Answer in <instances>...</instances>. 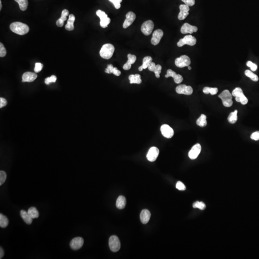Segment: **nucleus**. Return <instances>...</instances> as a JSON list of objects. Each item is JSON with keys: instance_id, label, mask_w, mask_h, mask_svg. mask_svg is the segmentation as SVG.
<instances>
[{"instance_id": "nucleus-34", "label": "nucleus", "mask_w": 259, "mask_h": 259, "mask_svg": "<svg viewBox=\"0 0 259 259\" xmlns=\"http://www.w3.org/2000/svg\"><path fill=\"white\" fill-rule=\"evenodd\" d=\"M245 75H246V76L251 78V80H252L253 81L257 82L259 80V77L257 75L249 70H247L245 71Z\"/></svg>"}, {"instance_id": "nucleus-38", "label": "nucleus", "mask_w": 259, "mask_h": 259, "mask_svg": "<svg viewBox=\"0 0 259 259\" xmlns=\"http://www.w3.org/2000/svg\"><path fill=\"white\" fill-rule=\"evenodd\" d=\"M57 80V77L55 75H52L51 77H48L45 80V83L46 84H49L52 83H55Z\"/></svg>"}, {"instance_id": "nucleus-19", "label": "nucleus", "mask_w": 259, "mask_h": 259, "mask_svg": "<svg viewBox=\"0 0 259 259\" xmlns=\"http://www.w3.org/2000/svg\"><path fill=\"white\" fill-rule=\"evenodd\" d=\"M179 10L180 12L178 15V19L179 20H184L189 14V11L190 10V8L186 4H181L179 6Z\"/></svg>"}, {"instance_id": "nucleus-43", "label": "nucleus", "mask_w": 259, "mask_h": 259, "mask_svg": "<svg viewBox=\"0 0 259 259\" xmlns=\"http://www.w3.org/2000/svg\"><path fill=\"white\" fill-rule=\"evenodd\" d=\"M176 188L180 191H184L186 190V187L184 184L181 181H178L176 184Z\"/></svg>"}, {"instance_id": "nucleus-49", "label": "nucleus", "mask_w": 259, "mask_h": 259, "mask_svg": "<svg viewBox=\"0 0 259 259\" xmlns=\"http://www.w3.org/2000/svg\"><path fill=\"white\" fill-rule=\"evenodd\" d=\"M156 66V64L154 62H151L150 64H149V66H148V69L149 70L151 71V72H153Z\"/></svg>"}, {"instance_id": "nucleus-46", "label": "nucleus", "mask_w": 259, "mask_h": 259, "mask_svg": "<svg viewBox=\"0 0 259 259\" xmlns=\"http://www.w3.org/2000/svg\"><path fill=\"white\" fill-rule=\"evenodd\" d=\"M251 138L252 140H255V141L259 140V131H257V132L252 133L251 135Z\"/></svg>"}, {"instance_id": "nucleus-39", "label": "nucleus", "mask_w": 259, "mask_h": 259, "mask_svg": "<svg viewBox=\"0 0 259 259\" xmlns=\"http://www.w3.org/2000/svg\"><path fill=\"white\" fill-rule=\"evenodd\" d=\"M246 64L247 66L251 68V70H252V71H253V72L256 71L257 70V68H258V66H257V65H256V64H255V63H253L252 61H247Z\"/></svg>"}, {"instance_id": "nucleus-17", "label": "nucleus", "mask_w": 259, "mask_h": 259, "mask_svg": "<svg viewBox=\"0 0 259 259\" xmlns=\"http://www.w3.org/2000/svg\"><path fill=\"white\" fill-rule=\"evenodd\" d=\"M170 77H173L175 83L178 84L181 83L183 81V78L181 75L176 74V72L173 71L171 69L168 70L166 74L165 75L166 78H169Z\"/></svg>"}, {"instance_id": "nucleus-11", "label": "nucleus", "mask_w": 259, "mask_h": 259, "mask_svg": "<svg viewBox=\"0 0 259 259\" xmlns=\"http://www.w3.org/2000/svg\"><path fill=\"white\" fill-rule=\"evenodd\" d=\"M84 239L81 237H76L73 239L70 243V246L74 251L79 250L82 247L84 244Z\"/></svg>"}, {"instance_id": "nucleus-54", "label": "nucleus", "mask_w": 259, "mask_h": 259, "mask_svg": "<svg viewBox=\"0 0 259 259\" xmlns=\"http://www.w3.org/2000/svg\"><path fill=\"white\" fill-rule=\"evenodd\" d=\"M188 69L189 70H191L192 69V67H191V66H188Z\"/></svg>"}, {"instance_id": "nucleus-50", "label": "nucleus", "mask_w": 259, "mask_h": 259, "mask_svg": "<svg viewBox=\"0 0 259 259\" xmlns=\"http://www.w3.org/2000/svg\"><path fill=\"white\" fill-rule=\"evenodd\" d=\"M112 74L115 75H116V76H119L121 74V72L117 68L114 67V69H113V70Z\"/></svg>"}, {"instance_id": "nucleus-22", "label": "nucleus", "mask_w": 259, "mask_h": 259, "mask_svg": "<svg viewBox=\"0 0 259 259\" xmlns=\"http://www.w3.org/2000/svg\"><path fill=\"white\" fill-rule=\"evenodd\" d=\"M150 217L151 213L148 210H143L140 214V220L143 224H145L148 222Z\"/></svg>"}, {"instance_id": "nucleus-6", "label": "nucleus", "mask_w": 259, "mask_h": 259, "mask_svg": "<svg viewBox=\"0 0 259 259\" xmlns=\"http://www.w3.org/2000/svg\"><path fill=\"white\" fill-rule=\"evenodd\" d=\"M191 59L187 55H182L176 58L175 61V65L179 68H183L189 66L191 64Z\"/></svg>"}, {"instance_id": "nucleus-25", "label": "nucleus", "mask_w": 259, "mask_h": 259, "mask_svg": "<svg viewBox=\"0 0 259 259\" xmlns=\"http://www.w3.org/2000/svg\"><path fill=\"white\" fill-rule=\"evenodd\" d=\"M129 79L130 80V83L131 84H140L142 83L141 77L139 74L130 75L129 76Z\"/></svg>"}, {"instance_id": "nucleus-52", "label": "nucleus", "mask_w": 259, "mask_h": 259, "mask_svg": "<svg viewBox=\"0 0 259 259\" xmlns=\"http://www.w3.org/2000/svg\"><path fill=\"white\" fill-rule=\"evenodd\" d=\"M4 252L2 248H0V259H2V257L4 256Z\"/></svg>"}, {"instance_id": "nucleus-16", "label": "nucleus", "mask_w": 259, "mask_h": 259, "mask_svg": "<svg viewBox=\"0 0 259 259\" xmlns=\"http://www.w3.org/2000/svg\"><path fill=\"white\" fill-rule=\"evenodd\" d=\"M197 31H198V28L197 26L191 25L187 23L184 24L180 29V32L183 34H188V33L193 34L194 32H196Z\"/></svg>"}, {"instance_id": "nucleus-32", "label": "nucleus", "mask_w": 259, "mask_h": 259, "mask_svg": "<svg viewBox=\"0 0 259 259\" xmlns=\"http://www.w3.org/2000/svg\"><path fill=\"white\" fill-rule=\"evenodd\" d=\"M218 89L216 88H210V87H205L203 89V93L206 94H211L212 95H215L217 94L218 92Z\"/></svg>"}, {"instance_id": "nucleus-23", "label": "nucleus", "mask_w": 259, "mask_h": 259, "mask_svg": "<svg viewBox=\"0 0 259 259\" xmlns=\"http://www.w3.org/2000/svg\"><path fill=\"white\" fill-rule=\"evenodd\" d=\"M75 20V17L73 14H71L69 16V19L67 20L66 25L65 26L66 30L68 31H72L75 29L74 23Z\"/></svg>"}, {"instance_id": "nucleus-12", "label": "nucleus", "mask_w": 259, "mask_h": 259, "mask_svg": "<svg viewBox=\"0 0 259 259\" xmlns=\"http://www.w3.org/2000/svg\"><path fill=\"white\" fill-rule=\"evenodd\" d=\"M164 35L163 31L160 29L156 30L153 32L151 43L154 46L157 45L159 44L161 39Z\"/></svg>"}, {"instance_id": "nucleus-4", "label": "nucleus", "mask_w": 259, "mask_h": 259, "mask_svg": "<svg viewBox=\"0 0 259 259\" xmlns=\"http://www.w3.org/2000/svg\"><path fill=\"white\" fill-rule=\"evenodd\" d=\"M232 95L233 97L236 98V101L238 102H240L241 104H247L248 102V99L244 94L242 89L240 88H236L233 90L232 93Z\"/></svg>"}, {"instance_id": "nucleus-36", "label": "nucleus", "mask_w": 259, "mask_h": 259, "mask_svg": "<svg viewBox=\"0 0 259 259\" xmlns=\"http://www.w3.org/2000/svg\"><path fill=\"white\" fill-rule=\"evenodd\" d=\"M7 173L4 171H0V185L2 186L7 179Z\"/></svg>"}, {"instance_id": "nucleus-31", "label": "nucleus", "mask_w": 259, "mask_h": 259, "mask_svg": "<svg viewBox=\"0 0 259 259\" xmlns=\"http://www.w3.org/2000/svg\"><path fill=\"white\" fill-rule=\"evenodd\" d=\"M9 224V220L6 216L2 214H0V226L2 228H5Z\"/></svg>"}, {"instance_id": "nucleus-29", "label": "nucleus", "mask_w": 259, "mask_h": 259, "mask_svg": "<svg viewBox=\"0 0 259 259\" xmlns=\"http://www.w3.org/2000/svg\"><path fill=\"white\" fill-rule=\"evenodd\" d=\"M196 124H197V125L201 127H203L207 126V116L204 114H202L200 117H199L197 119V121H196Z\"/></svg>"}, {"instance_id": "nucleus-45", "label": "nucleus", "mask_w": 259, "mask_h": 259, "mask_svg": "<svg viewBox=\"0 0 259 259\" xmlns=\"http://www.w3.org/2000/svg\"><path fill=\"white\" fill-rule=\"evenodd\" d=\"M114 67L112 66V64H108L107 66V68L105 69V73L107 74H112L113 70L114 69Z\"/></svg>"}, {"instance_id": "nucleus-26", "label": "nucleus", "mask_w": 259, "mask_h": 259, "mask_svg": "<svg viewBox=\"0 0 259 259\" xmlns=\"http://www.w3.org/2000/svg\"><path fill=\"white\" fill-rule=\"evenodd\" d=\"M20 216L26 224L30 225L32 222L33 219L30 216L28 212H26L25 210H22L20 211Z\"/></svg>"}, {"instance_id": "nucleus-28", "label": "nucleus", "mask_w": 259, "mask_h": 259, "mask_svg": "<svg viewBox=\"0 0 259 259\" xmlns=\"http://www.w3.org/2000/svg\"><path fill=\"white\" fill-rule=\"evenodd\" d=\"M27 212L32 219L38 218L39 216L38 210L35 207H31L30 208Z\"/></svg>"}, {"instance_id": "nucleus-1", "label": "nucleus", "mask_w": 259, "mask_h": 259, "mask_svg": "<svg viewBox=\"0 0 259 259\" xmlns=\"http://www.w3.org/2000/svg\"><path fill=\"white\" fill-rule=\"evenodd\" d=\"M11 30L16 34L19 35H24L30 31V28L27 25L19 22H16L10 25Z\"/></svg>"}, {"instance_id": "nucleus-42", "label": "nucleus", "mask_w": 259, "mask_h": 259, "mask_svg": "<svg viewBox=\"0 0 259 259\" xmlns=\"http://www.w3.org/2000/svg\"><path fill=\"white\" fill-rule=\"evenodd\" d=\"M69 15V11L67 9L63 10L61 13V16L60 19L62 21H65L67 20V16Z\"/></svg>"}, {"instance_id": "nucleus-51", "label": "nucleus", "mask_w": 259, "mask_h": 259, "mask_svg": "<svg viewBox=\"0 0 259 259\" xmlns=\"http://www.w3.org/2000/svg\"><path fill=\"white\" fill-rule=\"evenodd\" d=\"M64 21H62L61 20V19H60L59 18V19L57 20L56 21V25H57V26H59V27H62L63 26V25H64Z\"/></svg>"}, {"instance_id": "nucleus-47", "label": "nucleus", "mask_w": 259, "mask_h": 259, "mask_svg": "<svg viewBox=\"0 0 259 259\" xmlns=\"http://www.w3.org/2000/svg\"><path fill=\"white\" fill-rule=\"evenodd\" d=\"M7 104V100L3 98H0V108H2Z\"/></svg>"}, {"instance_id": "nucleus-3", "label": "nucleus", "mask_w": 259, "mask_h": 259, "mask_svg": "<svg viewBox=\"0 0 259 259\" xmlns=\"http://www.w3.org/2000/svg\"><path fill=\"white\" fill-rule=\"evenodd\" d=\"M218 97L221 98L223 104L225 107H230L233 105V101L232 100V95L228 90H224L221 94H219Z\"/></svg>"}, {"instance_id": "nucleus-33", "label": "nucleus", "mask_w": 259, "mask_h": 259, "mask_svg": "<svg viewBox=\"0 0 259 259\" xmlns=\"http://www.w3.org/2000/svg\"><path fill=\"white\" fill-rule=\"evenodd\" d=\"M19 4L20 10L22 11H25L28 8L29 2L28 0H15Z\"/></svg>"}, {"instance_id": "nucleus-41", "label": "nucleus", "mask_w": 259, "mask_h": 259, "mask_svg": "<svg viewBox=\"0 0 259 259\" xmlns=\"http://www.w3.org/2000/svg\"><path fill=\"white\" fill-rule=\"evenodd\" d=\"M43 64L40 62H37L35 64V67L34 68V71L36 73H39V72L42 70L43 68Z\"/></svg>"}, {"instance_id": "nucleus-40", "label": "nucleus", "mask_w": 259, "mask_h": 259, "mask_svg": "<svg viewBox=\"0 0 259 259\" xmlns=\"http://www.w3.org/2000/svg\"><path fill=\"white\" fill-rule=\"evenodd\" d=\"M7 54V50L2 43H0V57H3Z\"/></svg>"}, {"instance_id": "nucleus-37", "label": "nucleus", "mask_w": 259, "mask_h": 259, "mask_svg": "<svg viewBox=\"0 0 259 259\" xmlns=\"http://www.w3.org/2000/svg\"><path fill=\"white\" fill-rule=\"evenodd\" d=\"M161 70H162V66H161L159 64L156 65V67L154 69V72L155 74V76L157 78H159L160 77V74L161 72Z\"/></svg>"}, {"instance_id": "nucleus-18", "label": "nucleus", "mask_w": 259, "mask_h": 259, "mask_svg": "<svg viewBox=\"0 0 259 259\" xmlns=\"http://www.w3.org/2000/svg\"><path fill=\"white\" fill-rule=\"evenodd\" d=\"M136 19V15L134 12H129L126 15V19L123 24V28L127 29L134 23Z\"/></svg>"}, {"instance_id": "nucleus-10", "label": "nucleus", "mask_w": 259, "mask_h": 259, "mask_svg": "<svg viewBox=\"0 0 259 259\" xmlns=\"http://www.w3.org/2000/svg\"><path fill=\"white\" fill-rule=\"evenodd\" d=\"M176 91L179 94L191 95L193 94V89L192 86L185 84H180L176 88Z\"/></svg>"}, {"instance_id": "nucleus-30", "label": "nucleus", "mask_w": 259, "mask_h": 259, "mask_svg": "<svg viewBox=\"0 0 259 259\" xmlns=\"http://www.w3.org/2000/svg\"><path fill=\"white\" fill-rule=\"evenodd\" d=\"M238 111L236 110L234 112L230 113L228 118V120L230 123L234 124L237 122L238 120Z\"/></svg>"}, {"instance_id": "nucleus-2", "label": "nucleus", "mask_w": 259, "mask_h": 259, "mask_svg": "<svg viewBox=\"0 0 259 259\" xmlns=\"http://www.w3.org/2000/svg\"><path fill=\"white\" fill-rule=\"evenodd\" d=\"M115 51V47L111 44L107 43L104 45L101 48L99 54L102 58L109 60L112 57Z\"/></svg>"}, {"instance_id": "nucleus-21", "label": "nucleus", "mask_w": 259, "mask_h": 259, "mask_svg": "<svg viewBox=\"0 0 259 259\" xmlns=\"http://www.w3.org/2000/svg\"><path fill=\"white\" fill-rule=\"evenodd\" d=\"M127 57L128 60L123 66V69L125 70H129L131 68L132 64L134 63L136 61V57L135 55H132L131 54L129 53L128 54Z\"/></svg>"}, {"instance_id": "nucleus-53", "label": "nucleus", "mask_w": 259, "mask_h": 259, "mask_svg": "<svg viewBox=\"0 0 259 259\" xmlns=\"http://www.w3.org/2000/svg\"><path fill=\"white\" fill-rule=\"evenodd\" d=\"M2 8V4L1 0H0V10H1Z\"/></svg>"}, {"instance_id": "nucleus-13", "label": "nucleus", "mask_w": 259, "mask_h": 259, "mask_svg": "<svg viewBox=\"0 0 259 259\" xmlns=\"http://www.w3.org/2000/svg\"><path fill=\"white\" fill-rule=\"evenodd\" d=\"M160 131L163 136L166 138H171L174 135V131L171 127L167 125L161 126Z\"/></svg>"}, {"instance_id": "nucleus-48", "label": "nucleus", "mask_w": 259, "mask_h": 259, "mask_svg": "<svg viewBox=\"0 0 259 259\" xmlns=\"http://www.w3.org/2000/svg\"><path fill=\"white\" fill-rule=\"evenodd\" d=\"M109 1L114 4L115 8L117 9L120 8V7H121L120 3L117 2V0H109Z\"/></svg>"}, {"instance_id": "nucleus-24", "label": "nucleus", "mask_w": 259, "mask_h": 259, "mask_svg": "<svg viewBox=\"0 0 259 259\" xmlns=\"http://www.w3.org/2000/svg\"><path fill=\"white\" fill-rule=\"evenodd\" d=\"M152 57L150 56H146L144 57L143 60V64L141 66L139 67L138 70L139 71H142L143 70L145 69L148 68L149 64H150L151 62H152Z\"/></svg>"}, {"instance_id": "nucleus-7", "label": "nucleus", "mask_w": 259, "mask_h": 259, "mask_svg": "<svg viewBox=\"0 0 259 259\" xmlns=\"http://www.w3.org/2000/svg\"><path fill=\"white\" fill-rule=\"evenodd\" d=\"M96 14L100 18V26L102 28H107L109 24L111 23V19L107 16V15L104 11L98 10L96 12Z\"/></svg>"}, {"instance_id": "nucleus-9", "label": "nucleus", "mask_w": 259, "mask_h": 259, "mask_svg": "<svg viewBox=\"0 0 259 259\" xmlns=\"http://www.w3.org/2000/svg\"><path fill=\"white\" fill-rule=\"evenodd\" d=\"M154 28V24L151 20H148L143 24L141 28L142 33L145 36H149L152 33Z\"/></svg>"}, {"instance_id": "nucleus-35", "label": "nucleus", "mask_w": 259, "mask_h": 259, "mask_svg": "<svg viewBox=\"0 0 259 259\" xmlns=\"http://www.w3.org/2000/svg\"><path fill=\"white\" fill-rule=\"evenodd\" d=\"M193 207L194 208L200 209L202 210L206 209V204H204L203 202H196L193 204Z\"/></svg>"}, {"instance_id": "nucleus-14", "label": "nucleus", "mask_w": 259, "mask_h": 259, "mask_svg": "<svg viewBox=\"0 0 259 259\" xmlns=\"http://www.w3.org/2000/svg\"><path fill=\"white\" fill-rule=\"evenodd\" d=\"M201 149V146L199 143L194 145L191 150L189 152V157H190V159L193 160L196 159L200 153Z\"/></svg>"}, {"instance_id": "nucleus-27", "label": "nucleus", "mask_w": 259, "mask_h": 259, "mask_svg": "<svg viewBox=\"0 0 259 259\" xmlns=\"http://www.w3.org/2000/svg\"><path fill=\"white\" fill-rule=\"evenodd\" d=\"M126 200L125 198L123 196H120L116 201V207L119 209H122L125 207Z\"/></svg>"}, {"instance_id": "nucleus-20", "label": "nucleus", "mask_w": 259, "mask_h": 259, "mask_svg": "<svg viewBox=\"0 0 259 259\" xmlns=\"http://www.w3.org/2000/svg\"><path fill=\"white\" fill-rule=\"evenodd\" d=\"M38 77L37 74L32 72H25L22 76V82H32Z\"/></svg>"}, {"instance_id": "nucleus-8", "label": "nucleus", "mask_w": 259, "mask_h": 259, "mask_svg": "<svg viewBox=\"0 0 259 259\" xmlns=\"http://www.w3.org/2000/svg\"><path fill=\"white\" fill-rule=\"evenodd\" d=\"M109 247L112 252H117L120 248V243L119 239L116 236H112L109 239Z\"/></svg>"}, {"instance_id": "nucleus-15", "label": "nucleus", "mask_w": 259, "mask_h": 259, "mask_svg": "<svg viewBox=\"0 0 259 259\" xmlns=\"http://www.w3.org/2000/svg\"><path fill=\"white\" fill-rule=\"evenodd\" d=\"M159 149L156 147H152L149 150L147 155V159L150 162H154L157 159L159 155Z\"/></svg>"}, {"instance_id": "nucleus-44", "label": "nucleus", "mask_w": 259, "mask_h": 259, "mask_svg": "<svg viewBox=\"0 0 259 259\" xmlns=\"http://www.w3.org/2000/svg\"><path fill=\"white\" fill-rule=\"evenodd\" d=\"M183 2H184L186 5L189 7H193L195 4V0H181Z\"/></svg>"}, {"instance_id": "nucleus-5", "label": "nucleus", "mask_w": 259, "mask_h": 259, "mask_svg": "<svg viewBox=\"0 0 259 259\" xmlns=\"http://www.w3.org/2000/svg\"><path fill=\"white\" fill-rule=\"evenodd\" d=\"M196 42L197 40L195 37L191 35H187L183 39H179V42L177 43V46L179 47H181L185 45L193 46L196 44Z\"/></svg>"}]
</instances>
